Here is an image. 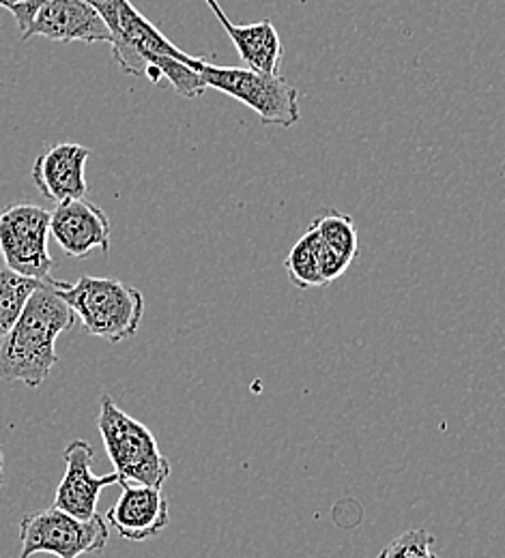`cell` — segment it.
<instances>
[{
  "mask_svg": "<svg viewBox=\"0 0 505 558\" xmlns=\"http://www.w3.org/2000/svg\"><path fill=\"white\" fill-rule=\"evenodd\" d=\"M73 325L72 307L57 294L55 279H46L0 342V380L39 389L59 363V336Z\"/></svg>",
  "mask_w": 505,
  "mask_h": 558,
  "instance_id": "cell-1",
  "label": "cell"
},
{
  "mask_svg": "<svg viewBox=\"0 0 505 558\" xmlns=\"http://www.w3.org/2000/svg\"><path fill=\"white\" fill-rule=\"evenodd\" d=\"M55 290L93 338L119 344L132 340L143 325V292L119 279L82 276L73 283L55 279Z\"/></svg>",
  "mask_w": 505,
  "mask_h": 558,
  "instance_id": "cell-2",
  "label": "cell"
},
{
  "mask_svg": "<svg viewBox=\"0 0 505 558\" xmlns=\"http://www.w3.org/2000/svg\"><path fill=\"white\" fill-rule=\"evenodd\" d=\"M97 429L106 453L121 484L161 488L170 477V462L164 458L155 434L143 421L128 415L110 396H101Z\"/></svg>",
  "mask_w": 505,
  "mask_h": 558,
  "instance_id": "cell-3",
  "label": "cell"
},
{
  "mask_svg": "<svg viewBox=\"0 0 505 558\" xmlns=\"http://www.w3.org/2000/svg\"><path fill=\"white\" fill-rule=\"evenodd\" d=\"M201 75L207 88L241 101L265 125L289 130L301 121L299 90L280 73L267 75L248 68H219L205 61Z\"/></svg>",
  "mask_w": 505,
  "mask_h": 558,
  "instance_id": "cell-4",
  "label": "cell"
},
{
  "mask_svg": "<svg viewBox=\"0 0 505 558\" xmlns=\"http://www.w3.org/2000/svg\"><path fill=\"white\" fill-rule=\"evenodd\" d=\"M108 542L110 526L99 513L91 520H77L52 505L20 522V558H33L41 553L57 558L99 555Z\"/></svg>",
  "mask_w": 505,
  "mask_h": 558,
  "instance_id": "cell-5",
  "label": "cell"
},
{
  "mask_svg": "<svg viewBox=\"0 0 505 558\" xmlns=\"http://www.w3.org/2000/svg\"><path fill=\"white\" fill-rule=\"evenodd\" d=\"M52 210L20 203L0 210V254L9 271L31 279L50 278L48 252Z\"/></svg>",
  "mask_w": 505,
  "mask_h": 558,
  "instance_id": "cell-6",
  "label": "cell"
},
{
  "mask_svg": "<svg viewBox=\"0 0 505 558\" xmlns=\"http://www.w3.org/2000/svg\"><path fill=\"white\" fill-rule=\"evenodd\" d=\"M110 48L117 65L136 77L146 75L153 61L159 57H170L190 65H196L203 59L190 57L188 52L177 48L130 0L121 9V28Z\"/></svg>",
  "mask_w": 505,
  "mask_h": 558,
  "instance_id": "cell-7",
  "label": "cell"
},
{
  "mask_svg": "<svg viewBox=\"0 0 505 558\" xmlns=\"http://www.w3.org/2000/svg\"><path fill=\"white\" fill-rule=\"evenodd\" d=\"M46 37L57 44H112V33L101 15L84 0H37V9L22 41Z\"/></svg>",
  "mask_w": 505,
  "mask_h": 558,
  "instance_id": "cell-8",
  "label": "cell"
},
{
  "mask_svg": "<svg viewBox=\"0 0 505 558\" xmlns=\"http://www.w3.org/2000/svg\"><path fill=\"white\" fill-rule=\"evenodd\" d=\"M65 475L55 494V507L70 513L77 520H91L97 515V500L99 494L115 484H121L117 473L110 475H95L93 473V460L95 449L88 440L75 438L65 451Z\"/></svg>",
  "mask_w": 505,
  "mask_h": 558,
  "instance_id": "cell-9",
  "label": "cell"
},
{
  "mask_svg": "<svg viewBox=\"0 0 505 558\" xmlns=\"http://www.w3.org/2000/svg\"><path fill=\"white\" fill-rule=\"evenodd\" d=\"M91 150L82 144L61 142L48 146L33 163L31 179L39 194L57 205L82 201L88 192L86 161Z\"/></svg>",
  "mask_w": 505,
  "mask_h": 558,
  "instance_id": "cell-10",
  "label": "cell"
},
{
  "mask_svg": "<svg viewBox=\"0 0 505 558\" xmlns=\"http://www.w3.org/2000/svg\"><path fill=\"white\" fill-rule=\"evenodd\" d=\"M50 234L70 258H86L95 250L110 252V219L91 201L57 205L50 217Z\"/></svg>",
  "mask_w": 505,
  "mask_h": 558,
  "instance_id": "cell-11",
  "label": "cell"
},
{
  "mask_svg": "<svg viewBox=\"0 0 505 558\" xmlns=\"http://www.w3.org/2000/svg\"><path fill=\"white\" fill-rule=\"evenodd\" d=\"M106 522L128 542H146L168 526V498L161 488L121 484V496L106 513Z\"/></svg>",
  "mask_w": 505,
  "mask_h": 558,
  "instance_id": "cell-12",
  "label": "cell"
},
{
  "mask_svg": "<svg viewBox=\"0 0 505 558\" xmlns=\"http://www.w3.org/2000/svg\"><path fill=\"white\" fill-rule=\"evenodd\" d=\"M312 226L318 230V267L321 276L332 283L342 278L360 254V236L351 215L327 210Z\"/></svg>",
  "mask_w": 505,
  "mask_h": 558,
  "instance_id": "cell-13",
  "label": "cell"
},
{
  "mask_svg": "<svg viewBox=\"0 0 505 558\" xmlns=\"http://www.w3.org/2000/svg\"><path fill=\"white\" fill-rule=\"evenodd\" d=\"M224 31L232 39V44L248 70L267 73V75L280 73L285 48H282L280 35L269 17L254 22V24H243V26H235L228 20L224 24Z\"/></svg>",
  "mask_w": 505,
  "mask_h": 558,
  "instance_id": "cell-14",
  "label": "cell"
},
{
  "mask_svg": "<svg viewBox=\"0 0 505 558\" xmlns=\"http://www.w3.org/2000/svg\"><path fill=\"white\" fill-rule=\"evenodd\" d=\"M318 245L321 236L318 230L310 223V228L301 234V239L290 247L289 256L285 258V269L290 283L299 290H310L325 286L318 267Z\"/></svg>",
  "mask_w": 505,
  "mask_h": 558,
  "instance_id": "cell-15",
  "label": "cell"
},
{
  "mask_svg": "<svg viewBox=\"0 0 505 558\" xmlns=\"http://www.w3.org/2000/svg\"><path fill=\"white\" fill-rule=\"evenodd\" d=\"M46 279L22 278L7 267L0 269V342L13 329L20 314L24 312L31 294Z\"/></svg>",
  "mask_w": 505,
  "mask_h": 558,
  "instance_id": "cell-16",
  "label": "cell"
},
{
  "mask_svg": "<svg viewBox=\"0 0 505 558\" xmlns=\"http://www.w3.org/2000/svg\"><path fill=\"white\" fill-rule=\"evenodd\" d=\"M376 558H438L434 555V535L426 529H411L392 539Z\"/></svg>",
  "mask_w": 505,
  "mask_h": 558,
  "instance_id": "cell-17",
  "label": "cell"
},
{
  "mask_svg": "<svg viewBox=\"0 0 505 558\" xmlns=\"http://www.w3.org/2000/svg\"><path fill=\"white\" fill-rule=\"evenodd\" d=\"M84 2H88L101 15V20L110 28L112 41H115V37L119 35V28H121V9L128 0H84Z\"/></svg>",
  "mask_w": 505,
  "mask_h": 558,
  "instance_id": "cell-18",
  "label": "cell"
},
{
  "mask_svg": "<svg viewBox=\"0 0 505 558\" xmlns=\"http://www.w3.org/2000/svg\"><path fill=\"white\" fill-rule=\"evenodd\" d=\"M205 2H207V4H209V7H212V11H214V13H216L217 20H219V22H221V26H224V24H226V22H228V17H226V13H224V11H221V7H219V2H217V0H205Z\"/></svg>",
  "mask_w": 505,
  "mask_h": 558,
  "instance_id": "cell-19",
  "label": "cell"
},
{
  "mask_svg": "<svg viewBox=\"0 0 505 558\" xmlns=\"http://www.w3.org/2000/svg\"><path fill=\"white\" fill-rule=\"evenodd\" d=\"M22 2H28V0H0V7L7 9V11H11V9H15L17 4H22Z\"/></svg>",
  "mask_w": 505,
  "mask_h": 558,
  "instance_id": "cell-20",
  "label": "cell"
},
{
  "mask_svg": "<svg viewBox=\"0 0 505 558\" xmlns=\"http://www.w3.org/2000/svg\"><path fill=\"white\" fill-rule=\"evenodd\" d=\"M2 473H4V458H2V451H0V486H2Z\"/></svg>",
  "mask_w": 505,
  "mask_h": 558,
  "instance_id": "cell-21",
  "label": "cell"
}]
</instances>
